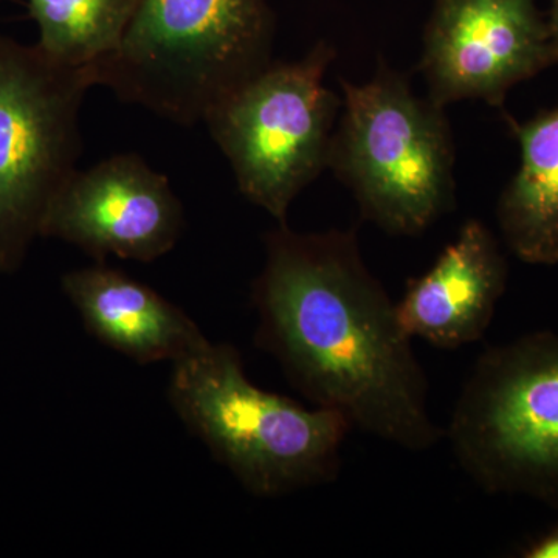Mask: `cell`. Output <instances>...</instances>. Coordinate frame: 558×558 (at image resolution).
Listing matches in <instances>:
<instances>
[{"mask_svg": "<svg viewBox=\"0 0 558 558\" xmlns=\"http://www.w3.org/2000/svg\"><path fill=\"white\" fill-rule=\"evenodd\" d=\"M142 0H28L40 51L58 64L90 68L119 49Z\"/></svg>", "mask_w": 558, "mask_h": 558, "instance_id": "obj_13", "label": "cell"}, {"mask_svg": "<svg viewBox=\"0 0 558 558\" xmlns=\"http://www.w3.org/2000/svg\"><path fill=\"white\" fill-rule=\"evenodd\" d=\"M253 284L256 347L315 407L352 428L421 453L444 429L428 411V381L398 307L363 260L355 230L266 234Z\"/></svg>", "mask_w": 558, "mask_h": 558, "instance_id": "obj_1", "label": "cell"}, {"mask_svg": "<svg viewBox=\"0 0 558 558\" xmlns=\"http://www.w3.org/2000/svg\"><path fill=\"white\" fill-rule=\"evenodd\" d=\"M333 57V47L319 40L300 61L271 62L205 120L245 199L279 226L328 168L343 102L325 86Z\"/></svg>", "mask_w": 558, "mask_h": 558, "instance_id": "obj_6", "label": "cell"}, {"mask_svg": "<svg viewBox=\"0 0 558 558\" xmlns=\"http://www.w3.org/2000/svg\"><path fill=\"white\" fill-rule=\"evenodd\" d=\"M86 69L0 35V274L22 266L58 191L78 170Z\"/></svg>", "mask_w": 558, "mask_h": 558, "instance_id": "obj_7", "label": "cell"}, {"mask_svg": "<svg viewBox=\"0 0 558 558\" xmlns=\"http://www.w3.org/2000/svg\"><path fill=\"white\" fill-rule=\"evenodd\" d=\"M520 167L497 205L499 230L517 258L558 264V106L526 123L510 121Z\"/></svg>", "mask_w": 558, "mask_h": 558, "instance_id": "obj_12", "label": "cell"}, {"mask_svg": "<svg viewBox=\"0 0 558 558\" xmlns=\"http://www.w3.org/2000/svg\"><path fill=\"white\" fill-rule=\"evenodd\" d=\"M61 284L87 332L140 365H174L209 343L185 312L105 263L69 271Z\"/></svg>", "mask_w": 558, "mask_h": 558, "instance_id": "obj_11", "label": "cell"}, {"mask_svg": "<svg viewBox=\"0 0 558 558\" xmlns=\"http://www.w3.org/2000/svg\"><path fill=\"white\" fill-rule=\"evenodd\" d=\"M558 64L535 0H436L424 33L428 98L501 106L521 81Z\"/></svg>", "mask_w": 558, "mask_h": 558, "instance_id": "obj_8", "label": "cell"}, {"mask_svg": "<svg viewBox=\"0 0 558 558\" xmlns=\"http://www.w3.org/2000/svg\"><path fill=\"white\" fill-rule=\"evenodd\" d=\"M328 168L360 213L392 236H417L454 207V145L446 108L414 94L387 64L363 84L340 80Z\"/></svg>", "mask_w": 558, "mask_h": 558, "instance_id": "obj_4", "label": "cell"}, {"mask_svg": "<svg viewBox=\"0 0 558 558\" xmlns=\"http://www.w3.org/2000/svg\"><path fill=\"white\" fill-rule=\"evenodd\" d=\"M446 435L461 469L487 494L527 495L558 509V333L484 351Z\"/></svg>", "mask_w": 558, "mask_h": 558, "instance_id": "obj_5", "label": "cell"}, {"mask_svg": "<svg viewBox=\"0 0 558 558\" xmlns=\"http://www.w3.org/2000/svg\"><path fill=\"white\" fill-rule=\"evenodd\" d=\"M183 227L182 202L167 175L137 154H117L73 172L50 202L40 236L75 245L97 263H153L175 247Z\"/></svg>", "mask_w": 558, "mask_h": 558, "instance_id": "obj_9", "label": "cell"}, {"mask_svg": "<svg viewBox=\"0 0 558 558\" xmlns=\"http://www.w3.org/2000/svg\"><path fill=\"white\" fill-rule=\"evenodd\" d=\"M172 409L255 497L332 483L352 427L337 411L306 409L256 387L240 351L215 344L172 365Z\"/></svg>", "mask_w": 558, "mask_h": 558, "instance_id": "obj_3", "label": "cell"}, {"mask_svg": "<svg viewBox=\"0 0 558 558\" xmlns=\"http://www.w3.org/2000/svg\"><path fill=\"white\" fill-rule=\"evenodd\" d=\"M508 284V264L494 233L478 219L458 236L424 275L410 278L399 303L400 325L411 339L438 349L476 343L487 332Z\"/></svg>", "mask_w": 558, "mask_h": 558, "instance_id": "obj_10", "label": "cell"}, {"mask_svg": "<svg viewBox=\"0 0 558 558\" xmlns=\"http://www.w3.org/2000/svg\"><path fill=\"white\" fill-rule=\"evenodd\" d=\"M274 36L267 0H142L119 49L86 70L92 86L193 126L269 68Z\"/></svg>", "mask_w": 558, "mask_h": 558, "instance_id": "obj_2", "label": "cell"}, {"mask_svg": "<svg viewBox=\"0 0 558 558\" xmlns=\"http://www.w3.org/2000/svg\"><path fill=\"white\" fill-rule=\"evenodd\" d=\"M526 558H558V523L523 550Z\"/></svg>", "mask_w": 558, "mask_h": 558, "instance_id": "obj_14", "label": "cell"}, {"mask_svg": "<svg viewBox=\"0 0 558 558\" xmlns=\"http://www.w3.org/2000/svg\"><path fill=\"white\" fill-rule=\"evenodd\" d=\"M546 22H548L550 43L558 61V0H550L549 17Z\"/></svg>", "mask_w": 558, "mask_h": 558, "instance_id": "obj_15", "label": "cell"}]
</instances>
